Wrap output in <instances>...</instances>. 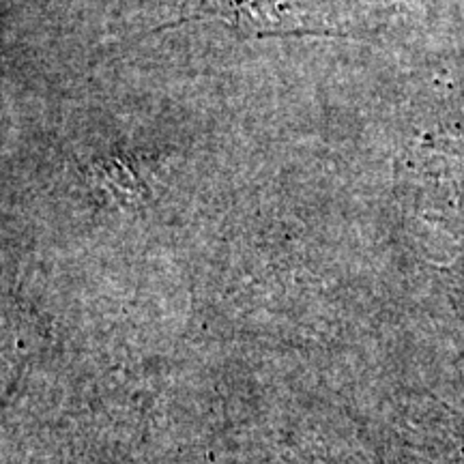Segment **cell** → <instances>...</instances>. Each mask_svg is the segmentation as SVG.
<instances>
[{
    "mask_svg": "<svg viewBox=\"0 0 464 464\" xmlns=\"http://www.w3.org/2000/svg\"><path fill=\"white\" fill-rule=\"evenodd\" d=\"M218 17L241 37L271 34H335L321 0H230Z\"/></svg>",
    "mask_w": 464,
    "mask_h": 464,
    "instance_id": "cell-1",
    "label": "cell"
}]
</instances>
